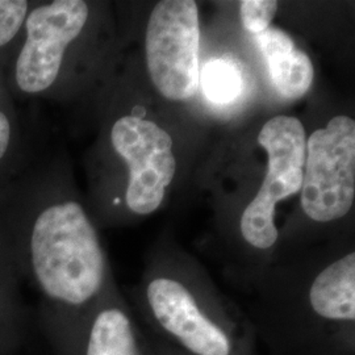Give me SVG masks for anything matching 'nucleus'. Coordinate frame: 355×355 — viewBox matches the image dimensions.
<instances>
[{
    "label": "nucleus",
    "instance_id": "obj_1",
    "mask_svg": "<svg viewBox=\"0 0 355 355\" xmlns=\"http://www.w3.org/2000/svg\"><path fill=\"white\" fill-rule=\"evenodd\" d=\"M0 227L21 280L38 295L36 325L51 355H80L89 318L112 278L85 207L58 190L49 168H26L0 191Z\"/></svg>",
    "mask_w": 355,
    "mask_h": 355
},
{
    "label": "nucleus",
    "instance_id": "obj_2",
    "mask_svg": "<svg viewBox=\"0 0 355 355\" xmlns=\"http://www.w3.org/2000/svg\"><path fill=\"white\" fill-rule=\"evenodd\" d=\"M267 355H355V253L320 267L303 288L272 290L248 316Z\"/></svg>",
    "mask_w": 355,
    "mask_h": 355
},
{
    "label": "nucleus",
    "instance_id": "obj_3",
    "mask_svg": "<svg viewBox=\"0 0 355 355\" xmlns=\"http://www.w3.org/2000/svg\"><path fill=\"white\" fill-rule=\"evenodd\" d=\"M139 321L159 341L187 355H257L248 316L183 275L157 274L139 299Z\"/></svg>",
    "mask_w": 355,
    "mask_h": 355
},
{
    "label": "nucleus",
    "instance_id": "obj_4",
    "mask_svg": "<svg viewBox=\"0 0 355 355\" xmlns=\"http://www.w3.org/2000/svg\"><path fill=\"white\" fill-rule=\"evenodd\" d=\"M94 17L85 0L35 1L20 44L4 71L15 101L57 96Z\"/></svg>",
    "mask_w": 355,
    "mask_h": 355
},
{
    "label": "nucleus",
    "instance_id": "obj_5",
    "mask_svg": "<svg viewBox=\"0 0 355 355\" xmlns=\"http://www.w3.org/2000/svg\"><path fill=\"white\" fill-rule=\"evenodd\" d=\"M268 157L266 178L253 202L242 212L240 236L257 253L270 252L279 240L275 205L302 190L306 137L302 121L291 116H275L258 135Z\"/></svg>",
    "mask_w": 355,
    "mask_h": 355
},
{
    "label": "nucleus",
    "instance_id": "obj_6",
    "mask_svg": "<svg viewBox=\"0 0 355 355\" xmlns=\"http://www.w3.org/2000/svg\"><path fill=\"white\" fill-rule=\"evenodd\" d=\"M199 10L192 0L158 3L145 38L146 66L154 87L168 101L183 102L199 87Z\"/></svg>",
    "mask_w": 355,
    "mask_h": 355
},
{
    "label": "nucleus",
    "instance_id": "obj_7",
    "mask_svg": "<svg viewBox=\"0 0 355 355\" xmlns=\"http://www.w3.org/2000/svg\"><path fill=\"white\" fill-rule=\"evenodd\" d=\"M355 198V121L336 116L306 141L302 208L327 224L343 218Z\"/></svg>",
    "mask_w": 355,
    "mask_h": 355
},
{
    "label": "nucleus",
    "instance_id": "obj_8",
    "mask_svg": "<svg viewBox=\"0 0 355 355\" xmlns=\"http://www.w3.org/2000/svg\"><path fill=\"white\" fill-rule=\"evenodd\" d=\"M107 140L128 167V209L135 215H150L164 202L166 189L175 175L171 137L153 121L123 114L112 121Z\"/></svg>",
    "mask_w": 355,
    "mask_h": 355
},
{
    "label": "nucleus",
    "instance_id": "obj_9",
    "mask_svg": "<svg viewBox=\"0 0 355 355\" xmlns=\"http://www.w3.org/2000/svg\"><path fill=\"white\" fill-rule=\"evenodd\" d=\"M80 355H154L146 330L121 299L114 282L89 318Z\"/></svg>",
    "mask_w": 355,
    "mask_h": 355
},
{
    "label": "nucleus",
    "instance_id": "obj_10",
    "mask_svg": "<svg viewBox=\"0 0 355 355\" xmlns=\"http://www.w3.org/2000/svg\"><path fill=\"white\" fill-rule=\"evenodd\" d=\"M257 40L266 60L271 82L280 96L291 101L303 98L315 78L309 57L297 49L291 36L279 28H267L257 35Z\"/></svg>",
    "mask_w": 355,
    "mask_h": 355
},
{
    "label": "nucleus",
    "instance_id": "obj_11",
    "mask_svg": "<svg viewBox=\"0 0 355 355\" xmlns=\"http://www.w3.org/2000/svg\"><path fill=\"white\" fill-rule=\"evenodd\" d=\"M31 161L26 133L4 73H0V191Z\"/></svg>",
    "mask_w": 355,
    "mask_h": 355
},
{
    "label": "nucleus",
    "instance_id": "obj_12",
    "mask_svg": "<svg viewBox=\"0 0 355 355\" xmlns=\"http://www.w3.org/2000/svg\"><path fill=\"white\" fill-rule=\"evenodd\" d=\"M19 283L15 277L0 278V355H21L32 328Z\"/></svg>",
    "mask_w": 355,
    "mask_h": 355
},
{
    "label": "nucleus",
    "instance_id": "obj_13",
    "mask_svg": "<svg viewBox=\"0 0 355 355\" xmlns=\"http://www.w3.org/2000/svg\"><path fill=\"white\" fill-rule=\"evenodd\" d=\"M204 94L211 102L227 104L242 92L241 70L230 60L217 58L204 66L202 73Z\"/></svg>",
    "mask_w": 355,
    "mask_h": 355
},
{
    "label": "nucleus",
    "instance_id": "obj_14",
    "mask_svg": "<svg viewBox=\"0 0 355 355\" xmlns=\"http://www.w3.org/2000/svg\"><path fill=\"white\" fill-rule=\"evenodd\" d=\"M33 4L31 0H0V73L6 71L20 44Z\"/></svg>",
    "mask_w": 355,
    "mask_h": 355
},
{
    "label": "nucleus",
    "instance_id": "obj_15",
    "mask_svg": "<svg viewBox=\"0 0 355 355\" xmlns=\"http://www.w3.org/2000/svg\"><path fill=\"white\" fill-rule=\"evenodd\" d=\"M278 11V3L270 0H245L241 3L242 26L254 35L265 32Z\"/></svg>",
    "mask_w": 355,
    "mask_h": 355
},
{
    "label": "nucleus",
    "instance_id": "obj_16",
    "mask_svg": "<svg viewBox=\"0 0 355 355\" xmlns=\"http://www.w3.org/2000/svg\"><path fill=\"white\" fill-rule=\"evenodd\" d=\"M6 277H15L21 280L12 245L8 240L6 232L0 227V278Z\"/></svg>",
    "mask_w": 355,
    "mask_h": 355
},
{
    "label": "nucleus",
    "instance_id": "obj_17",
    "mask_svg": "<svg viewBox=\"0 0 355 355\" xmlns=\"http://www.w3.org/2000/svg\"><path fill=\"white\" fill-rule=\"evenodd\" d=\"M148 337H149V341H150V345H152L154 355H187L182 353V352H179L175 347H173V346H170L167 343L159 341L158 338L153 337L150 333H148Z\"/></svg>",
    "mask_w": 355,
    "mask_h": 355
}]
</instances>
